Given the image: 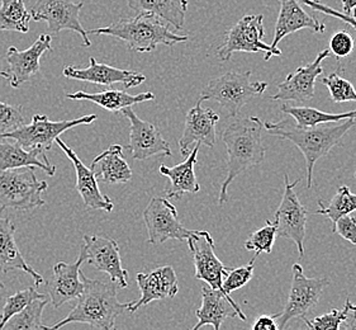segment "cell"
I'll list each match as a JSON object with an SVG mask.
<instances>
[{
    "label": "cell",
    "mask_w": 356,
    "mask_h": 330,
    "mask_svg": "<svg viewBox=\"0 0 356 330\" xmlns=\"http://www.w3.org/2000/svg\"><path fill=\"white\" fill-rule=\"evenodd\" d=\"M356 118L343 120L340 125L322 123L314 127H298L291 118L280 123H263V129L273 136L288 140L296 145L306 159L307 188H312L314 164L325 158L336 145H341L342 139L355 126Z\"/></svg>",
    "instance_id": "1"
},
{
    "label": "cell",
    "mask_w": 356,
    "mask_h": 330,
    "mask_svg": "<svg viewBox=\"0 0 356 330\" xmlns=\"http://www.w3.org/2000/svg\"><path fill=\"white\" fill-rule=\"evenodd\" d=\"M263 123L257 117L234 118L225 131L222 141L227 149V175L223 180L218 203L222 206L227 201L229 184L250 168L263 163L266 149L261 139Z\"/></svg>",
    "instance_id": "2"
},
{
    "label": "cell",
    "mask_w": 356,
    "mask_h": 330,
    "mask_svg": "<svg viewBox=\"0 0 356 330\" xmlns=\"http://www.w3.org/2000/svg\"><path fill=\"white\" fill-rule=\"evenodd\" d=\"M81 278L84 281V291L79 296L76 306L65 319L49 327V330L61 329L72 323L88 324L95 329H113L118 316L129 309V302L118 301L114 282L92 280L83 272Z\"/></svg>",
    "instance_id": "3"
},
{
    "label": "cell",
    "mask_w": 356,
    "mask_h": 330,
    "mask_svg": "<svg viewBox=\"0 0 356 330\" xmlns=\"http://www.w3.org/2000/svg\"><path fill=\"white\" fill-rule=\"evenodd\" d=\"M88 35L117 37L129 46V50L137 52H151L159 45L172 46L188 41V36L172 33L161 18L147 13H137L134 18H121L107 27L92 29Z\"/></svg>",
    "instance_id": "4"
},
{
    "label": "cell",
    "mask_w": 356,
    "mask_h": 330,
    "mask_svg": "<svg viewBox=\"0 0 356 330\" xmlns=\"http://www.w3.org/2000/svg\"><path fill=\"white\" fill-rule=\"evenodd\" d=\"M251 72H229L223 74L207 84L202 93L200 101H216L221 107L227 111L229 117H237L241 108L248 104L252 98L263 94L268 83L251 80Z\"/></svg>",
    "instance_id": "5"
},
{
    "label": "cell",
    "mask_w": 356,
    "mask_h": 330,
    "mask_svg": "<svg viewBox=\"0 0 356 330\" xmlns=\"http://www.w3.org/2000/svg\"><path fill=\"white\" fill-rule=\"evenodd\" d=\"M47 182L37 180L32 166L24 169H0V208L27 211L42 207V194Z\"/></svg>",
    "instance_id": "6"
},
{
    "label": "cell",
    "mask_w": 356,
    "mask_h": 330,
    "mask_svg": "<svg viewBox=\"0 0 356 330\" xmlns=\"http://www.w3.org/2000/svg\"><path fill=\"white\" fill-rule=\"evenodd\" d=\"M264 15H246L236 23L226 35L225 42L217 50V56L221 61H228L234 52H265V61L273 56H280L282 50L263 42Z\"/></svg>",
    "instance_id": "7"
},
{
    "label": "cell",
    "mask_w": 356,
    "mask_h": 330,
    "mask_svg": "<svg viewBox=\"0 0 356 330\" xmlns=\"http://www.w3.org/2000/svg\"><path fill=\"white\" fill-rule=\"evenodd\" d=\"M97 118L95 115L83 116L72 121H51L47 116L35 115L32 123L23 125L19 129L1 134L0 139H13L24 149L40 148L43 150H51L57 137L63 135L65 131L74 129L80 125H90Z\"/></svg>",
    "instance_id": "8"
},
{
    "label": "cell",
    "mask_w": 356,
    "mask_h": 330,
    "mask_svg": "<svg viewBox=\"0 0 356 330\" xmlns=\"http://www.w3.org/2000/svg\"><path fill=\"white\" fill-rule=\"evenodd\" d=\"M293 280L291 294L284 310L278 314V330L284 329L285 325L294 317H303L307 313L320 301L325 288L330 286L328 278H308L303 267L294 263L292 267Z\"/></svg>",
    "instance_id": "9"
},
{
    "label": "cell",
    "mask_w": 356,
    "mask_h": 330,
    "mask_svg": "<svg viewBox=\"0 0 356 330\" xmlns=\"http://www.w3.org/2000/svg\"><path fill=\"white\" fill-rule=\"evenodd\" d=\"M143 220L149 233V243L157 245L165 242L186 240L192 237L195 230L186 229L179 221L177 207L168 198L152 197L147 207L143 211Z\"/></svg>",
    "instance_id": "10"
},
{
    "label": "cell",
    "mask_w": 356,
    "mask_h": 330,
    "mask_svg": "<svg viewBox=\"0 0 356 330\" xmlns=\"http://www.w3.org/2000/svg\"><path fill=\"white\" fill-rule=\"evenodd\" d=\"M284 194L278 210L274 216L277 223V237H284L294 242L300 253V257L305 256V237H306V223L308 211L300 203L296 194V187L300 180L291 183L288 175H284Z\"/></svg>",
    "instance_id": "11"
},
{
    "label": "cell",
    "mask_w": 356,
    "mask_h": 330,
    "mask_svg": "<svg viewBox=\"0 0 356 330\" xmlns=\"http://www.w3.org/2000/svg\"><path fill=\"white\" fill-rule=\"evenodd\" d=\"M86 262L99 272L106 273L120 288L129 286V272L122 266L121 254L117 242L112 237L86 235Z\"/></svg>",
    "instance_id": "12"
},
{
    "label": "cell",
    "mask_w": 356,
    "mask_h": 330,
    "mask_svg": "<svg viewBox=\"0 0 356 330\" xmlns=\"http://www.w3.org/2000/svg\"><path fill=\"white\" fill-rule=\"evenodd\" d=\"M84 3H74L72 0H37L31 9V17L36 22H47L52 32L64 29L75 31L83 37L84 46L89 47L92 42L84 27L80 23V10Z\"/></svg>",
    "instance_id": "13"
},
{
    "label": "cell",
    "mask_w": 356,
    "mask_h": 330,
    "mask_svg": "<svg viewBox=\"0 0 356 330\" xmlns=\"http://www.w3.org/2000/svg\"><path fill=\"white\" fill-rule=\"evenodd\" d=\"M186 240L193 254L195 278L204 281L209 288L223 291L222 282L229 268L225 266L216 256L213 237L208 231L195 230L192 237Z\"/></svg>",
    "instance_id": "14"
},
{
    "label": "cell",
    "mask_w": 356,
    "mask_h": 330,
    "mask_svg": "<svg viewBox=\"0 0 356 330\" xmlns=\"http://www.w3.org/2000/svg\"><path fill=\"white\" fill-rule=\"evenodd\" d=\"M51 42V36L40 35L36 42L27 50L19 51L10 46L6 54L7 66L0 72V75L9 81L10 86L19 88L40 72V60L44 52L52 51Z\"/></svg>",
    "instance_id": "15"
},
{
    "label": "cell",
    "mask_w": 356,
    "mask_h": 330,
    "mask_svg": "<svg viewBox=\"0 0 356 330\" xmlns=\"http://www.w3.org/2000/svg\"><path fill=\"white\" fill-rule=\"evenodd\" d=\"M121 112L129 121V149L132 158L135 160H145L155 155L170 157L172 154L170 145L165 141L155 125L146 123L137 117L135 111L131 107L123 108Z\"/></svg>",
    "instance_id": "16"
},
{
    "label": "cell",
    "mask_w": 356,
    "mask_h": 330,
    "mask_svg": "<svg viewBox=\"0 0 356 330\" xmlns=\"http://www.w3.org/2000/svg\"><path fill=\"white\" fill-rule=\"evenodd\" d=\"M331 50L321 51L318 56L311 64L300 66L296 72L286 75L284 81L278 86V92L271 97V101H311L314 97L316 80L323 74L322 63L330 58Z\"/></svg>",
    "instance_id": "17"
},
{
    "label": "cell",
    "mask_w": 356,
    "mask_h": 330,
    "mask_svg": "<svg viewBox=\"0 0 356 330\" xmlns=\"http://www.w3.org/2000/svg\"><path fill=\"white\" fill-rule=\"evenodd\" d=\"M136 282L143 294L140 300L129 302L127 310L131 313H136L152 301L174 299L179 292L178 277L171 266L160 267L147 274L137 273Z\"/></svg>",
    "instance_id": "18"
},
{
    "label": "cell",
    "mask_w": 356,
    "mask_h": 330,
    "mask_svg": "<svg viewBox=\"0 0 356 330\" xmlns=\"http://www.w3.org/2000/svg\"><path fill=\"white\" fill-rule=\"evenodd\" d=\"M86 262V253L81 248L75 263L58 262L54 267V274L47 282L50 301L54 308H61L66 302L78 299L84 291V281L81 278V265Z\"/></svg>",
    "instance_id": "19"
},
{
    "label": "cell",
    "mask_w": 356,
    "mask_h": 330,
    "mask_svg": "<svg viewBox=\"0 0 356 330\" xmlns=\"http://www.w3.org/2000/svg\"><path fill=\"white\" fill-rule=\"evenodd\" d=\"M195 316L198 317V323L193 327V330L200 329L204 325H212L214 330H220L228 317L238 316L243 322L248 319L229 294L208 285L202 288V306L195 311Z\"/></svg>",
    "instance_id": "20"
},
{
    "label": "cell",
    "mask_w": 356,
    "mask_h": 330,
    "mask_svg": "<svg viewBox=\"0 0 356 330\" xmlns=\"http://www.w3.org/2000/svg\"><path fill=\"white\" fill-rule=\"evenodd\" d=\"M90 65L86 69H78L75 66H65L64 77L67 79L88 81L98 86H112L115 83H121L124 88H135L141 86L146 77L141 72L132 70H122L109 65L99 64L94 58H89Z\"/></svg>",
    "instance_id": "21"
},
{
    "label": "cell",
    "mask_w": 356,
    "mask_h": 330,
    "mask_svg": "<svg viewBox=\"0 0 356 330\" xmlns=\"http://www.w3.org/2000/svg\"><path fill=\"white\" fill-rule=\"evenodd\" d=\"M202 101L188 112L186 117V126L183 135L179 140V148L183 157L191 154V146L200 143L208 148H213L216 145V125L220 121V117L211 108H203L200 106Z\"/></svg>",
    "instance_id": "22"
},
{
    "label": "cell",
    "mask_w": 356,
    "mask_h": 330,
    "mask_svg": "<svg viewBox=\"0 0 356 330\" xmlns=\"http://www.w3.org/2000/svg\"><path fill=\"white\" fill-rule=\"evenodd\" d=\"M55 143L63 149L66 157L70 159L74 164L76 173V191L80 194L81 200L84 201L86 207L112 212L114 208L113 202L109 200L108 196L100 192L98 178L95 177L93 171L78 158L75 151L72 150L69 145L65 144L60 136L57 137Z\"/></svg>",
    "instance_id": "23"
},
{
    "label": "cell",
    "mask_w": 356,
    "mask_h": 330,
    "mask_svg": "<svg viewBox=\"0 0 356 330\" xmlns=\"http://www.w3.org/2000/svg\"><path fill=\"white\" fill-rule=\"evenodd\" d=\"M280 10L275 24L274 40L271 42L273 47H278L279 42L289 36L291 33L298 32L300 29H311L317 33H323L326 27L322 22L305 12L300 6V0H279Z\"/></svg>",
    "instance_id": "24"
},
{
    "label": "cell",
    "mask_w": 356,
    "mask_h": 330,
    "mask_svg": "<svg viewBox=\"0 0 356 330\" xmlns=\"http://www.w3.org/2000/svg\"><path fill=\"white\" fill-rule=\"evenodd\" d=\"M15 226L10 219L0 217V274L10 271H23L35 280L37 288L43 283V277L27 265L15 243Z\"/></svg>",
    "instance_id": "25"
},
{
    "label": "cell",
    "mask_w": 356,
    "mask_h": 330,
    "mask_svg": "<svg viewBox=\"0 0 356 330\" xmlns=\"http://www.w3.org/2000/svg\"><path fill=\"white\" fill-rule=\"evenodd\" d=\"M29 166L40 168L50 177L56 173L55 165L51 164L43 149L35 148L27 150L18 143L10 144L0 139V169H22Z\"/></svg>",
    "instance_id": "26"
},
{
    "label": "cell",
    "mask_w": 356,
    "mask_h": 330,
    "mask_svg": "<svg viewBox=\"0 0 356 330\" xmlns=\"http://www.w3.org/2000/svg\"><path fill=\"white\" fill-rule=\"evenodd\" d=\"M200 148V143H197L181 164L171 168L164 164L160 166V173L170 180V186L166 188V198H181L186 194L200 192V184L194 173Z\"/></svg>",
    "instance_id": "27"
},
{
    "label": "cell",
    "mask_w": 356,
    "mask_h": 330,
    "mask_svg": "<svg viewBox=\"0 0 356 330\" xmlns=\"http://www.w3.org/2000/svg\"><path fill=\"white\" fill-rule=\"evenodd\" d=\"M95 177L108 184L129 183L132 169L123 155V146L112 145L94 159L90 165Z\"/></svg>",
    "instance_id": "28"
},
{
    "label": "cell",
    "mask_w": 356,
    "mask_h": 330,
    "mask_svg": "<svg viewBox=\"0 0 356 330\" xmlns=\"http://www.w3.org/2000/svg\"><path fill=\"white\" fill-rule=\"evenodd\" d=\"M136 13L156 15L177 31L184 29L188 0H126Z\"/></svg>",
    "instance_id": "29"
},
{
    "label": "cell",
    "mask_w": 356,
    "mask_h": 330,
    "mask_svg": "<svg viewBox=\"0 0 356 330\" xmlns=\"http://www.w3.org/2000/svg\"><path fill=\"white\" fill-rule=\"evenodd\" d=\"M66 97L67 100H74V101L92 102L94 104H98L99 107L104 108L112 113H118L123 108L132 107L138 103L155 100V95L151 92L132 95L123 91H114V89H109L99 93L76 92V93L67 94Z\"/></svg>",
    "instance_id": "30"
},
{
    "label": "cell",
    "mask_w": 356,
    "mask_h": 330,
    "mask_svg": "<svg viewBox=\"0 0 356 330\" xmlns=\"http://www.w3.org/2000/svg\"><path fill=\"white\" fill-rule=\"evenodd\" d=\"M280 111L285 115L291 116L298 127H314L322 123H339L348 118H356V109L343 113H328L322 112L317 108L294 107L289 104H283Z\"/></svg>",
    "instance_id": "31"
},
{
    "label": "cell",
    "mask_w": 356,
    "mask_h": 330,
    "mask_svg": "<svg viewBox=\"0 0 356 330\" xmlns=\"http://www.w3.org/2000/svg\"><path fill=\"white\" fill-rule=\"evenodd\" d=\"M31 18L24 0H0V31L27 33Z\"/></svg>",
    "instance_id": "32"
},
{
    "label": "cell",
    "mask_w": 356,
    "mask_h": 330,
    "mask_svg": "<svg viewBox=\"0 0 356 330\" xmlns=\"http://www.w3.org/2000/svg\"><path fill=\"white\" fill-rule=\"evenodd\" d=\"M50 300L46 297L37 299L26 306L21 313L10 317L3 329L7 330H49L47 325L42 324L43 309Z\"/></svg>",
    "instance_id": "33"
},
{
    "label": "cell",
    "mask_w": 356,
    "mask_h": 330,
    "mask_svg": "<svg viewBox=\"0 0 356 330\" xmlns=\"http://www.w3.org/2000/svg\"><path fill=\"white\" fill-rule=\"evenodd\" d=\"M354 211H356V194H351L349 187L342 186L337 189L334 198L328 205L318 201V210L316 214L327 216L334 226L340 217L349 215Z\"/></svg>",
    "instance_id": "34"
},
{
    "label": "cell",
    "mask_w": 356,
    "mask_h": 330,
    "mask_svg": "<svg viewBox=\"0 0 356 330\" xmlns=\"http://www.w3.org/2000/svg\"><path fill=\"white\" fill-rule=\"evenodd\" d=\"M42 297H46V294H40L36 288H33L22 290V291L15 292L13 296L7 297L4 308L0 314V330H3L4 325L10 320L12 316L21 313L22 310L24 309L26 306H29L31 302L35 301L37 299H42Z\"/></svg>",
    "instance_id": "35"
},
{
    "label": "cell",
    "mask_w": 356,
    "mask_h": 330,
    "mask_svg": "<svg viewBox=\"0 0 356 330\" xmlns=\"http://www.w3.org/2000/svg\"><path fill=\"white\" fill-rule=\"evenodd\" d=\"M353 306H354V304L350 301V299H348L341 311L332 309L327 314L314 317V320H308L306 316H303L302 320L306 323L308 329L339 330L341 328V324L345 322V319H346V316L349 314V311Z\"/></svg>",
    "instance_id": "36"
},
{
    "label": "cell",
    "mask_w": 356,
    "mask_h": 330,
    "mask_svg": "<svg viewBox=\"0 0 356 330\" xmlns=\"http://www.w3.org/2000/svg\"><path fill=\"white\" fill-rule=\"evenodd\" d=\"M322 84L327 86L331 100L335 103H343V102H356V91L354 86L349 80L342 78L337 72H332L328 77H323Z\"/></svg>",
    "instance_id": "37"
},
{
    "label": "cell",
    "mask_w": 356,
    "mask_h": 330,
    "mask_svg": "<svg viewBox=\"0 0 356 330\" xmlns=\"http://www.w3.org/2000/svg\"><path fill=\"white\" fill-rule=\"evenodd\" d=\"M277 230L278 226L275 221H266V225L264 228L257 230L249 237V240L245 243V249L254 251L259 256L261 253L269 254L277 239Z\"/></svg>",
    "instance_id": "38"
},
{
    "label": "cell",
    "mask_w": 356,
    "mask_h": 330,
    "mask_svg": "<svg viewBox=\"0 0 356 330\" xmlns=\"http://www.w3.org/2000/svg\"><path fill=\"white\" fill-rule=\"evenodd\" d=\"M257 257L259 254H255V257L251 259L248 266L234 268V269L229 268L227 274L225 276V280L222 282V288L226 294H231L249 283L254 274Z\"/></svg>",
    "instance_id": "39"
},
{
    "label": "cell",
    "mask_w": 356,
    "mask_h": 330,
    "mask_svg": "<svg viewBox=\"0 0 356 330\" xmlns=\"http://www.w3.org/2000/svg\"><path fill=\"white\" fill-rule=\"evenodd\" d=\"M23 125V106H12L0 102V135L19 129Z\"/></svg>",
    "instance_id": "40"
},
{
    "label": "cell",
    "mask_w": 356,
    "mask_h": 330,
    "mask_svg": "<svg viewBox=\"0 0 356 330\" xmlns=\"http://www.w3.org/2000/svg\"><path fill=\"white\" fill-rule=\"evenodd\" d=\"M354 40L348 31H339L330 40V50L339 58H346L354 50Z\"/></svg>",
    "instance_id": "41"
},
{
    "label": "cell",
    "mask_w": 356,
    "mask_h": 330,
    "mask_svg": "<svg viewBox=\"0 0 356 330\" xmlns=\"http://www.w3.org/2000/svg\"><path fill=\"white\" fill-rule=\"evenodd\" d=\"M300 3H303L305 6L308 8H311L314 12H318V13H323V15H331V17H335L340 21L348 23L351 29H354L356 31V19L351 15H346L343 12H339L334 8L326 6L323 3H321L320 0H300Z\"/></svg>",
    "instance_id": "42"
},
{
    "label": "cell",
    "mask_w": 356,
    "mask_h": 330,
    "mask_svg": "<svg viewBox=\"0 0 356 330\" xmlns=\"http://www.w3.org/2000/svg\"><path fill=\"white\" fill-rule=\"evenodd\" d=\"M332 233L339 234L350 243L356 245V219L353 216L345 215L340 217L332 226Z\"/></svg>",
    "instance_id": "43"
},
{
    "label": "cell",
    "mask_w": 356,
    "mask_h": 330,
    "mask_svg": "<svg viewBox=\"0 0 356 330\" xmlns=\"http://www.w3.org/2000/svg\"><path fill=\"white\" fill-rule=\"evenodd\" d=\"M278 314L274 316L261 315L257 317L255 323L252 324L254 330H278Z\"/></svg>",
    "instance_id": "44"
},
{
    "label": "cell",
    "mask_w": 356,
    "mask_h": 330,
    "mask_svg": "<svg viewBox=\"0 0 356 330\" xmlns=\"http://www.w3.org/2000/svg\"><path fill=\"white\" fill-rule=\"evenodd\" d=\"M341 328L356 330V305H354L351 310H350L349 314H348L346 319H345V322L341 324Z\"/></svg>",
    "instance_id": "45"
},
{
    "label": "cell",
    "mask_w": 356,
    "mask_h": 330,
    "mask_svg": "<svg viewBox=\"0 0 356 330\" xmlns=\"http://www.w3.org/2000/svg\"><path fill=\"white\" fill-rule=\"evenodd\" d=\"M354 8H356V0H342V9L343 13L346 15H351Z\"/></svg>",
    "instance_id": "46"
},
{
    "label": "cell",
    "mask_w": 356,
    "mask_h": 330,
    "mask_svg": "<svg viewBox=\"0 0 356 330\" xmlns=\"http://www.w3.org/2000/svg\"><path fill=\"white\" fill-rule=\"evenodd\" d=\"M351 15H353V17H354V18H355L356 19V8H354V10H353V13H351Z\"/></svg>",
    "instance_id": "47"
},
{
    "label": "cell",
    "mask_w": 356,
    "mask_h": 330,
    "mask_svg": "<svg viewBox=\"0 0 356 330\" xmlns=\"http://www.w3.org/2000/svg\"><path fill=\"white\" fill-rule=\"evenodd\" d=\"M4 288V283L0 281V290H3Z\"/></svg>",
    "instance_id": "48"
},
{
    "label": "cell",
    "mask_w": 356,
    "mask_h": 330,
    "mask_svg": "<svg viewBox=\"0 0 356 330\" xmlns=\"http://www.w3.org/2000/svg\"><path fill=\"white\" fill-rule=\"evenodd\" d=\"M355 178H356V173H355Z\"/></svg>",
    "instance_id": "49"
}]
</instances>
